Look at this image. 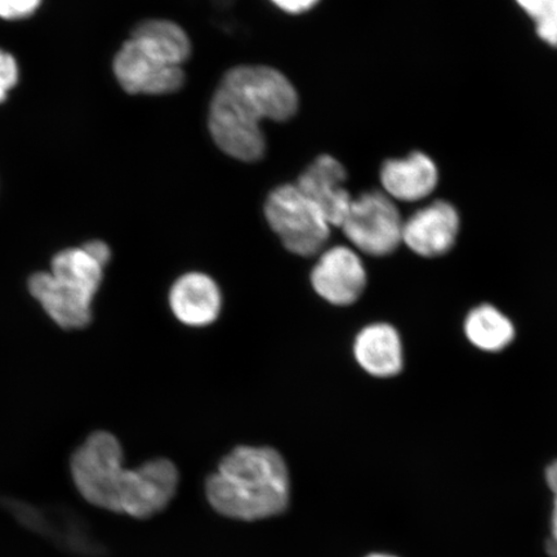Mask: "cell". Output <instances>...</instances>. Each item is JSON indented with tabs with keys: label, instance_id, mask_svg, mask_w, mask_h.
Segmentation results:
<instances>
[{
	"label": "cell",
	"instance_id": "cell-1",
	"mask_svg": "<svg viewBox=\"0 0 557 557\" xmlns=\"http://www.w3.org/2000/svg\"><path fill=\"white\" fill-rule=\"evenodd\" d=\"M297 89L278 70L263 65L230 69L209 104L208 128L215 145L240 162L267 154L263 121L287 122L297 114Z\"/></svg>",
	"mask_w": 557,
	"mask_h": 557
},
{
	"label": "cell",
	"instance_id": "cell-2",
	"mask_svg": "<svg viewBox=\"0 0 557 557\" xmlns=\"http://www.w3.org/2000/svg\"><path fill=\"white\" fill-rule=\"evenodd\" d=\"M72 475L88 504L136 519L162 512L176 496L180 483L176 465L170 459H151L137 469H125L122 445L107 431L90 435L76 449Z\"/></svg>",
	"mask_w": 557,
	"mask_h": 557
},
{
	"label": "cell",
	"instance_id": "cell-3",
	"mask_svg": "<svg viewBox=\"0 0 557 557\" xmlns=\"http://www.w3.org/2000/svg\"><path fill=\"white\" fill-rule=\"evenodd\" d=\"M206 494L209 505L225 518L257 521L277 517L290 500L287 462L273 448L240 445L208 478Z\"/></svg>",
	"mask_w": 557,
	"mask_h": 557
},
{
	"label": "cell",
	"instance_id": "cell-4",
	"mask_svg": "<svg viewBox=\"0 0 557 557\" xmlns=\"http://www.w3.org/2000/svg\"><path fill=\"white\" fill-rule=\"evenodd\" d=\"M264 219L288 252L319 256L331 238V224L296 184L277 186L263 207Z\"/></svg>",
	"mask_w": 557,
	"mask_h": 557
},
{
	"label": "cell",
	"instance_id": "cell-5",
	"mask_svg": "<svg viewBox=\"0 0 557 557\" xmlns=\"http://www.w3.org/2000/svg\"><path fill=\"white\" fill-rule=\"evenodd\" d=\"M403 226L396 201L383 191L373 190L354 198L341 228L359 253L382 259L401 246Z\"/></svg>",
	"mask_w": 557,
	"mask_h": 557
},
{
	"label": "cell",
	"instance_id": "cell-6",
	"mask_svg": "<svg viewBox=\"0 0 557 557\" xmlns=\"http://www.w3.org/2000/svg\"><path fill=\"white\" fill-rule=\"evenodd\" d=\"M114 73L122 88L131 95L174 94L184 87L186 79L183 66L132 37L115 55Z\"/></svg>",
	"mask_w": 557,
	"mask_h": 557
},
{
	"label": "cell",
	"instance_id": "cell-7",
	"mask_svg": "<svg viewBox=\"0 0 557 557\" xmlns=\"http://www.w3.org/2000/svg\"><path fill=\"white\" fill-rule=\"evenodd\" d=\"M310 281L315 294L333 306L345 308L363 296L368 275L357 249L346 246L326 247L313 264Z\"/></svg>",
	"mask_w": 557,
	"mask_h": 557
},
{
	"label": "cell",
	"instance_id": "cell-8",
	"mask_svg": "<svg viewBox=\"0 0 557 557\" xmlns=\"http://www.w3.org/2000/svg\"><path fill=\"white\" fill-rule=\"evenodd\" d=\"M461 214L447 200H435L404 219L403 244L422 259H441L456 247Z\"/></svg>",
	"mask_w": 557,
	"mask_h": 557
},
{
	"label": "cell",
	"instance_id": "cell-9",
	"mask_svg": "<svg viewBox=\"0 0 557 557\" xmlns=\"http://www.w3.org/2000/svg\"><path fill=\"white\" fill-rule=\"evenodd\" d=\"M347 172L332 156H320L298 177L297 186L333 227H341L352 203L345 183Z\"/></svg>",
	"mask_w": 557,
	"mask_h": 557
},
{
	"label": "cell",
	"instance_id": "cell-10",
	"mask_svg": "<svg viewBox=\"0 0 557 557\" xmlns=\"http://www.w3.org/2000/svg\"><path fill=\"white\" fill-rule=\"evenodd\" d=\"M169 298L173 315L180 323L191 329H206L213 324L224 302L218 282L199 271L176 278Z\"/></svg>",
	"mask_w": 557,
	"mask_h": 557
},
{
	"label": "cell",
	"instance_id": "cell-11",
	"mask_svg": "<svg viewBox=\"0 0 557 557\" xmlns=\"http://www.w3.org/2000/svg\"><path fill=\"white\" fill-rule=\"evenodd\" d=\"M382 191L401 203H418L436 190L438 170L434 159L422 151L388 159L381 166Z\"/></svg>",
	"mask_w": 557,
	"mask_h": 557
},
{
	"label": "cell",
	"instance_id": "cell-12",
	"mask_svg": "<svg viewBox=\"0 0 557 557\" xmlns=\"http://www.w3.org/2000/svg\"><path fill=\"white\" fill-rule=\"evenodd\" d=\"M352 352L359 367L375 379H394L406 363L401 334L389 323H372L360 330Z\"/></svg>",
	"mask_w": 557,
	"mask_h": 557
},
{
	"label": "cell",
	"instance_id": "cell-13",
	"mask_svg": "<svg viewBox=\"0 0 557 557\" xmlns=\"http://www.w3.org/2000/svg\"><path fill=\"white\" fill-rule=\"evenodd\" d=\"M29 290L62 329H83L92 319L94 297L60 282L51 273L34 274L29 281Z\"/></svg>",
	"mask_w": 557,
	"mask_h": 557
},
{
	"label": "cell",
	"instance_id": "cell-14",
	"mask_svg": "<svg viewBox=\"0 0 557 557\" xmlns=\"http://www.w3.org/2000/svg\"><path fill=\"white\" fill-rule=\"evenodd\" d=\"M463 333L476 350L498 354L513 344L517 326L497 306L480 304L466 313Z\"/></svg>",
	"mask_w": 557,
	"mask_h": 557
},
{
	"label": "cell",
	"instance_id": "cell-15",
	"mask_svg": "<svg viewBox=\"0 0 557 557\" xmlns=\"http://www.w3.org/2000/svg\"><path fill=\"white\" fill-rule=\"evenodd\" d=\"M51 268L55 278L90 297H95L102 283L104 267L83 247L61 250L53 257Z\"/></svg>",
	"mask_w": 557,
	"mask_h": 557
},
{
	"label": "cell",
	"instance_id": "cell-16",
	"mask_svg": "<svg viewBox=\"0 0 557 557\" xmlns=\"http://www.w3.org/2000/svg\"><path fill=\"white\" fill-rule=\"evenodd\" d=\"M136 38L154 47L157 51L166 55L173 64L183 66L191 55V41L189 35L172 21L149 20L138 24L132 32Z\"/></svg>",
	"mask_w": 557,
	"mask_h": 557
},
{
	"label": "cell",
	"instance_id": "cell-17",
	"mask_svg": "<svg viewBox=\"0 0 557 557\" xmlns=\"http://www.w3.org/2000/svg\"><path fill=\"white\" fill-rule=\"evenodd\" d=\"M546 483L554 494L552 524L546 541V552L552 557H557V459L549 463L545 472Z\"/></svg>",
	"mask_w": 557,
	"mask_h": 557
},
{
	"label": "cell",
	"instance_id": "cell-18",
	"mask_svg": "<svg viewBox=\"0 0 557 557\" xmlns=\"http://www.w3.org/2000/svg\"><path fill=\"white\" fill-rule=\"evenodd\" d=\"M41 0H0V17L17 20L30 16Z\"/></svg>",
	"mask_w": 557,
	"mask_h": 557
},
{
	"label": "cell",
	"instance_id": "cell-19",
	"mask_svg": "<svg viewBox=\"0 0 557 557\" xmlns=\"http://www.w3.org/2000/svg\"><path fill=\"white\" fill-rule=\"evenodd\" d=\"M517 3L534 23L553 15L554 0H517Z\"/></svg>",
	"mask_w": 557,
	"mask_h": 557
},
{
	"label": "cell",
	"instance_id": "cell-20",
	"mask_svg": "<svg viewBox=\"0 0 557 557\" xmlns=\"http://www.w3.org/2000/svg\"><path fill=\"white\" fill-rule=\"evenodd\" d=\"M0 79L10 89L16 85L18 81V67L13 55L0 50Z\"/></svg>",
	"mask_w": 557,
	"mask_h": 557
},
{
	"label": "cell",
	"instance_id": "cell-21",
	"mask_svg": "<svg viewBox=\"0 0 557 557\" xmlns=\"http://www.w3.org/2000/svg\"><path fill=\"white\" fill-rule=\"evenodd\" d=\"M320 0H271V3L289 15H301L309 12L315 7Z\"/></svg>",
	"mask_w": 557,
	"mask_h": 557
},
{
	"label": "cell",
	"instance_id": "cell-22",
	"mask_svg": "<svg viewBox=\"0 0 557 557\" xmlns=\"http://www.w3.org/2000/svg\"><path fill=\"white\" fill-rule=\"evenodd\" d=\"M537 37L557 50V18L549 17L535 23Z\"/></svg>",
	"mask_w": 557,
	"mask_h": 557
},
{
	"label": "cell",
	"instance_id": "cell-23",
	"mask_svg": "<svg viewBox=\"0 0 557 557\" xmlns=\"http://www.w3.org/2000/svg\"><path fill=\"white\" fill-rule=\"evenodd\" d=\"M87 250V252L94 257L95 260L99 261L102 267H107V263L110 261L111 252L110 248L100 240H94L83 246Z\"/></svg>",
	"mask_w": 557,
	"mask_h": 557
},
{
	"label": "cell",
	"instance_id": "cell-24",
	"mask_svg": "<svg viewBox=\"0 0 557 557\" xmlns=\"http://www.w3.org/2000/svg\"><path fill=\"white\" fill-rule=\"evenodd\" d=\"M10 88L7 87L2 79H0V102H3L7 97V92H9Z\"/></svg>",
	"mask_w": 557,
	"mask_h": 557
},
{
	"label": "cell",
	"instance_id": "cell-25",
	"mask_svg": "<svg viewBox=\"0 0 557 557\" xmlns=\"http://www.w3.org/2000/svg\"><path fill=\"white\" fill-rule=\"evenodd\" d=\"M367 557H398V556H394V555H389V554H372Z\"/></svg>",
	"mask_w": 557,
	"mask_h": 557
}]
</instances>
